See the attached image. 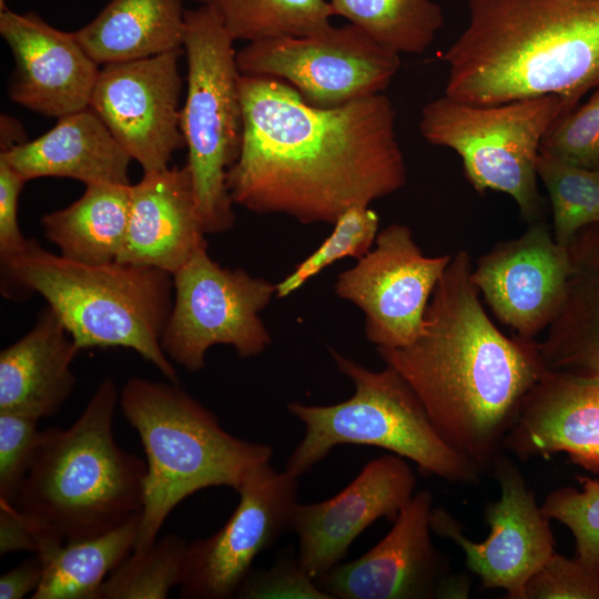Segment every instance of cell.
Wrapping results in <instances>:
<instances>
[{
    "label": "cell",
    "instance_id": "cell-1",
    "mask_svg": "<svg viewBox=\"0 0 599 599\" xmlns=\"http://www.w3.org/2000/svg\"><path fill=\"white\" fill-rule=\"evenodd\" d=\"M243 139L226 185L233 204L285 214L303 224H334L407 182L384 93L335 108L305 102L288 83L241 74Z\"/></svg>",
    "mask_w": 599,
    "mask_h": 599
},
{
    "label": "cell",
    "instance_id": "cell-2",
    "mask_svg": "<svg viewBox=\"0 0 599 599\" xmlns=\"http://www.w3.org/2000/svg\"><path fill=\"white\" fill-rule=\"evenodd\" d=\"M458 251L437 282L412 344L377 347L424 405L441 438L491 474L522 400L546 372L536 339L507 337L486 314Z\"/></svg>",
    "mask_w": 599,
    "mask_h": 599
},
{
    "label": "cell",
    "instance_id": "cell-3",
    "mask_svg": "<svg viewBox=\"0 0 599 599\" xmlns=\"http://www.w3.org/2000/svg\"><path fill=\"white\" fill-rule=\"evenodd\" d=\"M468 22L441 54L445 95L494 105L560 95L575 109L599 88V0H467Z\"/></svg>",
    "mask_w": 599,
    "mask_h": 599
},
{
    "label": "cell",
    "instance_id": "cell-4",
    "mask_svg": "<svg viewBox=\"0 0 599 599\" xmlns=\"http://www.w3.org/2000/svg\"><path fill=\"white\" fill-rule=\"evenodd\" d=\"M118 402L115 383L105 378L70 427L41 430L14 505L37 536L35 555L142 514L146 463L115 440Z\"/></svg>",
    "mask_w": 599,
    "mask_h": 599
},
{
    "label": "cell",
    "instance_id": "cell-5",
    "mask_svg": "<svg viewBox=\"0 0 599 599\" xmlns=\"http://www.w3.org/2000/svg\"><path fill=\"white\" fill-rule=\"evenodd\" d=\"M123 416L145 455L144 504L134 550L151 545L170 512L210 487L235 491L254 466L271 461L273 448L241 439L172 382L129 378L119 393Z\"/></svg>",
    "mask_w": 599,
    "mask_h": 599
},
{
    "label": "cell",
    "instance_id": "cell-6",
    "mask_svg": "<svg viewBox=\"0 0 599 599\" xmlns=\"http://www.w3.org/2000/svg\"><path fill=\"white\" fill-rule=\"evenodd\" d=\"M1 266L6 275L47 301L80 349H133L166 380L179 384L175 367L161 346L173 305L172 274L118 262L71 261L33 238Z\"/></svg>",
    "mask_w": 599,
    "mask_h": 599
},
{
    "label": "cell",
    "instance_id": "cell-7",
    "mask_svg": "<svg viewBox=\"0 0 599 599\" xmlns=\"http://www.w3.org/2000/svg\"><path fill=\"white\" fill-rule=\"evenodd\" d=\"M337 369L355 386L334 405L292 402L287 410L304 425V436L285 470L300 478L339 445L375 446L415 463L449 483L474 485L483 474L439 435L420 399L393 367L372 370L331 349Z\"/></svg>",
    "mask_w": 599,
    "mask_h": 599
},
{
    "label": "cell",
    "instance_id": "cell-8",
    "mask_svg": "<svg viewBox=\"0 0 599 599\" xmlns=\"http://www.w3.org/2000/svg\"><path fill=\"white\" fill-rule=\"evenodd\" d=\"M233 42L211 6L185 10L187 87L181 130L199 213L210 234L229 231L235 222L226 175L240 155L243 109Z\"/></svg>",
    "mask_w": 599,
    "mask_h": 599
},
{
    "label": "cell",
    "instance_id": "cell-9",
    "mask_svg": "<svg viewBox=\"0 0 599 599\" xmlns=\"http://www.w3.org/2000/svg\"><path fill=\"white\" fill-rule=\"evenodd\" d=\"M571 111L556 94L475 105L443 95L424 105L419 131L430 144L461 159L474 189L510 195L525 219L542 211L537 189L540 144L555 121Z\"/></svg>",
    "mask_w": 599,
    "mask_h": 599
},
{
    "label": "cell",
    "instance_id": "cell-10",
    "mask_svg": "<svg viewBox=\"0 0 599 599\" xmlns=\"http://www.w3.org/2000/svg\"><path fill=\"white\" fill-rule=\"evenodd\" d=\"M172 277L173 305L161 337L171 361L195 373L204 367L212 346L230 345L248 358L271 344L260 313L276 294V284L220 266L207 247L196 251Z\"/></svg>",
    "mask_w": 599,
    "mask_h": 599
},
{
    "label": "cell",
    "instance_id": "cell-11",
    "mask_svg": "<svg viewBox=\"0 0 599 599\" xmlns=\"http://www.w3.org/2000/svg\"><path fill=\"white\" fill-rule=\"evenodd\" d=\"M236 64L241 74L288 83L311 105L335 108L383 93L400 58L348 23L304 37L248 42L236 51Z\"/></svg>",
    "mask_w": 599,
    "mask_h": 599
},
{
    "label": "cell",
    "instance_id": "cell-12",
    "mask_svg": "<svg viewBox=\"0 0 599 599\" xmlns=\"http://www.w3.org/2000/svg\"><path fill=\"white\" fill-rule=\"evenodd\" d=\"M236 491L240 500L227 521L189 542L181 598H234L255 558L292 531L297 477L265 461L248 470Z\"/></svg>",
    "mask_w": 599,
    "mask_h": 599
},
{
    "label": "cell",
    "instance_id": "cell-13",
    "mask_svg": "<svg viewBox=\"0 0 599 599\" xmlns=\"http://www.w3.org/2000/svg\"><path fill=\"white\" fill-rule=\"evenodd\" d=\"M433 496L415 494L392 529L359 558L315 579L332 599H466L471 580L432 540Z\"/></svg>",
    "mask_w": 599,
    "mask_h": 599
},
{
    "label": "cell",
    "instance_id": "cell-14",
    "mask_svg": "<svg viewBox=\"0 0 599 599\" xmlns=\"http://www.w3.org/2000/svg\"><path fill=\"white\" fill-rule=\"evenodd\" d=\"M375 244L337 276L334 291L364 312L369 342L404 347L420 335L428 301L453 255H423L403 224L382 230Z\"/></svg>",
    "mask_w": 599,
    "mask_h": 599
},
{
    "label": "cell",
    "instance_id": "cell-15",
    "mask_svg": "<svg viewBox=\"0 0 599 599\" xmlns=\"http://www.w3.org/2000/svg\"><path fill=\"white\" fill-rule=\"evenodd\" d=\"M491 475L498 481L500 496L485 508L490 528L485 540L467 538L460 524L440 507L433 508L432 530L463 549L467 569L479 578L484 589H501L508 599H525L528 581L556 551L550 519L505 453Z\"/></svg>",
    "mask_w": 599,
    "mask_h": 599
},
{
    "label": "cell",
    "instance_id": "cell-16",
    "mask_svg": "<svg viewBox=\"0 0 599 599\" xmlns=\"http://www.w3.org/2000/svg\"><path fill=\"white\" fill-rule=\"evenodd\" d=\"M184 48L102 65L89 108L144 173L167 169L185 146L181 130Z\"/></svg>",
    "mask_w": 599,
    "mask_h": 599
},
{
    "label": "cell",
    "instance_id": "cell-17",
    "mask_svg": "<svg viewBox=\"0 0 599 599\" xmlns=\"http://www.w3.org/2000/svg\"><path fill=\"white\" fill-rule=\"evenodd\" d=\"M570 268L568 247L535 221L521 236L481 256L471 278L498 319L531 341L559 313Z\"/></svg>",
    "mask_w": 599,
    "mask_h": 599
},
{
    "label": "cell",
    "instance_id": "cell-18",
    "mask_svg": "<svg viewBox=\"0 0 599 599\" xmlns=\"http://www.w3.org/2000/svg\"><path fill=\"white\" fill-rule=\"evenodd\" d=\"M415 475L405 458L387 454L368 461L338 494L314 502H298L292 524L297 556L316 579L347 556L349 546L379 518L394 521L415 495Z\"/></svg>",
    "mask_w": 599,
    "mask_h": 599
},
{
    "label": "cell",
    "instance_id": "cell-19",
    "mask_svg": "<svg viewBox=\"0 0 599 599\" xmlns=\"http://www.w3.org/2000/svg\"><path fill=\"white\" fill-rule=\"evenodd\" d=\"M0 34L14 61L9 83L14 103L58 119L89 108L100 64L74 32L55 29L34 12L6 8Z\"/></svg>",
    "mask_w": 599,
    "mask_h": 599
},
{
    "label": "cell",
    "instance_id": "cell-20",
    "mask_svg": "<svg viewBox=\"0 0 599 599\" xmlns=\"http://www.w3.org/2000/svg\"><path fill=\"white\" fill-rule=\"evenodd\" d=\"M505 451L520 460L565 453L599 473V379L546 372L525 396Z\"/></svg>",
    "mask_w": 599,
    "mask_h": 599
},
{
    "label": "cell",
    "instance_id": "cell-21",
    "mask_svg": "<svg viewBox=\"0 0 599 599\" xmlns=\"http://www.w3.org/2000/svg\"><path fill=\"white\" fill-rule=\"evenodd\" d=\"M187 165L146 172L131 185L125 241L115 262L174 274L207 247Z\"/></svg>",
    "mask_w": 599,
    "mask_h": 599
},
{
    "label": "cell",
    "instance_id": "cell-22",
    "mask_svg": "<svg viewBox=\"0 0 599 599\" xmlns=\"http://www.w3.org/2000/svg\"><path fill=\"white\" fill-rule=\"evenodd\" d=\"M81 349L48 305L33 327L0 352V414L49 418L72 394Z\"/></svg>",
    "mask_w": 599,
    "mask_h": 599
},
{
    "label": "cell",
    "instance_id": "cell-23",
    "mask_svg": "<svg viewBox=\"0 0 599 599\" xmlns=\"http://www.w3.org/2000/svg\"><path fill=\"white\" fill-rule=\"evenodd\" d=\"M28 182L70 177L87 185H129L132 158L90 108L61 116L47 133L0 152Z\"/></svg>",
    "mask_w": 599,
    "mask_h": 599
},
{
    "label": "cell",
    "instance_id": "cell-24",
    "mask_svg": "<svg viewBox=\"0 0 599 599\" xmlns=\"http://www.w3.org/2000/svg\"><path fill=\"white\" fill-rule=\"evenodd\" d=\"M568 251L565 300L537 346L547 369L599 379V223L581 229Z\"/></svg>",
    "mask_w": 599,
    "mask_h": 599
},
{
    "label": "cell",
    "instance_id": "cell-25",
    "mask_svg": "<svg viewBox=\"0 0 599 599\" xmlns=\"http://www.w3.org/2000/svg\"><path fill=\"white\" fill-rule=\"evenodd\" d=\"M74 33L100 65L144 59L183 48L185 10L182 0H111Z\"/></svg>",
    "mask_w": 599,
    "mask_h": 599
},
{
    "label": "cell",
    "instance_id": "cell-26",
    "mask_svg": "<svg viewBox=\"0 0 599 599\" xmlns=\"http://www.w3.org/2000/svg\"><path fill=\"white\" fill-rule=\"evenodd\" d=\"M131 185H87L72 204L41 217L45 237L68 260L93 265L115 262L126 236Z\"/></svg>",
    "mask_w": 599,
    "mask_h": 599
},
{
    "label": "cell",
    "instance_id": "cell-27",
    "mask_svg": "<svg viewBox=\"0 0 599 599\" xmlns=\"http://www.w3.org/2000/svg\"><path fill=\"white\" fill-rule=\"evenodd\" d=\"M141 514L113 530L38 556L43 577L32 599H97L109 575L134 550Z\"/></svg>",
    "mask_w": 599,
    "mask_h": 599
},
{
    "label": "cell",
    "instance_id": "cell-28",
    "mask_svg": "<svg viewBox=\"0 0 599 599\" xmlns=\"http://www.w3.org/2000/svg\"><path fill=\"white\" fill-rule=\"evenodd\" d=\"M334 16L347 19L384 48L419 54L443 28L441 7L432 0H329Z\"/></svg>",
    "mask_w": 599,
    "mask_h": 599
},
{
    "label": "cell",
    "instance_id": "cell-29",
    "mask_svg": "<svg viewBox=\"0 0 599 599\" xmlns=\"http://www.w3.org/2000/svg\"><path fill=\"white\" fill-rule=\"evenodd\" d=\"M233 41L304 37L331 27L326 0H209Z\"/></svg>",
    "mask_w": 599,
    "mask_h": 599
},
{
    "label": "cell",
    "instance_id": "cell-30",
    "mask_svg": "<svg viewBox=\"0 0 599 599\" xmlns=\"http://www.w3.org/2000/svg\"><path fill=\"white\" fill-rule=\"evenodd\" d=\"M187 546L170 532L133 550L104 580L97 599H165L183 580Z\"/></svg>",
    "mask_w": 599,
    "mask_h": 599
},
{
    "label": "cell",
    "instance_id": "cell-31",
    "mask_svg": "<svg viewBox=\"0 0 599 599\" xmlns=\"http://www.w3.org/2000/svg\"><path fill=\"white\" fill-rule=\"evenodd\" d=\"M537 173L551 203L554 237L568 247L581 229L599 223V171L540 152Z\"/></svg>",
    "mask_w": 599,
    "mask_h": 599
},
{
    "label": "cell",
    "instance_id": "cell-32",
    "mask_svg": "<svg viewBox=\"0 0 599 599\" xmlns=\"http://www.w3.org/2000/svg\"><path fill=\"white\" fill-rule=\"evenodd\" d=\"M379 217L369 205H355L335 221L333 232L294 271L276 284V296L286 297L309 278L344 257L359 260L378 234Z\"/></svg>",
    "mask_w": 599,
    "mask_h": 599
},
{
    "label": "cell",
    "instance_id": "cell-33",
    "mask_svg": "<svg viewBox=\"0 0 599 599\" xmlns=\"http://www.w3.org/2000/svg\"><path fill=\"white\" fill-rule=\"evenodd\" d=\"M580 489L561 487L550 491L541 509L572 534L575 557L599 570V479L577 477Z\"/></svg>",
    "mask_w": 599,
    "mask_h": 599
},
{
    "label": "cell",
    "instance_id": "cell-34",
    "mask_svg": "<svg viewBox=\"0 0 599 599\" xmlns=\"http://www.w3.org/2000/svg\"><path fill=\"white\" fill-rule=\"evenodd\" d=\"M540 152L599 171V88L583 104L555 121L541 141Z\"/></svg>",
    "mask_w": 599,
    "mask_h": 599
},
{
    "label": "cell",
    "instance_id": "cell-35",
    "mask_svg": "<svg viewBox=\"0 0 599 599\" xmlns=\"http://www.w3.org/2000/svg\"><path fill=\"white\" fill-rule=\"evenodd\" d=\"M38 422L27 416L0 414V502H17L39 445Z\"/></svg>",
    "mask_w": 599,
    "mask_h": 599
},
{
    "label": "cell",
    "instance_id": "cell-36",
    "mask_svg": "<svg viewBox=\"0 0 599 599\" xmlns=\"http://www.w3.org/2000/svg\"><path fill=\"white\" fill-rule=\"evenodd\" d=\"M241 599H332L303 568L292 547L284 549L270 568L251 570L238 587Z\"/></svg>",
    "mask_w": 599,
    "mask_h": 599
},
{
    "label": "cell",
    "instance_id": "cell-37",
    "mask_svg": "<svg viewBox=\"0 0 599 599\" xmlns=\"http://www.w3.org/2000/svg\"><path fill=\"white\" fill-rule=\"evenodd\" d=\"M525 599H599V570L555 551L528 581Z\"/></svg>",
    "mask_w": 599,
    "mask_h": 599
},
{
    "label": "cell",
    "instance_id": "cell-38",
    "mask_svg": "<svg viewBox=\"0 0 599 599\" xmlns=\"http://www.w3.org/2000/svg\"><path fill=\"white\" fill-rule=\"evenodd\" d=\"M27 181L0 155V260L21 253L28 245L18 223V202Z\"/></svg>",
    "mask_w": 599,
    "mask_h": 599
},
{
    "label": "cell",
    "instance_id": "cell-39",
    "mask_svg": "<svg viewBox=\"0 0 599 599\" xmlns=\"http://www.w3.org/2000/svg\"><path fill=\"white\" fill-rule=\"evenodd\" d=\"M37 536L14 505L0 502V555L38 552Z\"/></svg>",
    "mask_w": 599,
    "mask_h": 599
},
{
    "label": "cell",
    "instance_id": "cell-40",
    "mask_svg": "<svg viewBox=\"0 0 599 599\" xmlns=\"http://www.w3.org/2000/svg\"><path fill=\"white\" fill-rule=\"evenodd\" d=\"M42 577L43 562L34 555L0 577V599H22L27 595L32 596Z\"/></svg>",
    "mask_w": 599,
    "mask_h": 599
},
{
    "label": "cell",
    "instance_id": "cell-41",
    "mask_svg": "<svg viewBox=\"0 0 599 599\" xmlns=\"http://www.w3.org/2000/svg\"><path fill=\"white\" fill-rule=\"evenodd\" d=\"M1 151L9 150L16 145H19L21 143L27 142L26 139L27 135L24 133V130L21 125V123L13 119L12 116H9L8 114H1Z\"/></svg>",
    "mask_w": 599,
    "mask_h": 599
},
{
    "label": "cell",
    "instance_id": "cell-42",
    "mask_svg": "<svg viewBox=\"0 0 599 599\" xmlns=\"http://www.w3.org/2000/svg\"><path fill=\"white\" fill-rule=\"evenodd\" d=\"M6 9V0H0V11Z\"/></svg>",
    "mask_w": 599,
    "mask_h": 599
},
{
    "label": "cell",
    "instance_id": "cell-43",
    "mask_svg": "<svg viewBox=\"0 0 599 599\" xmlns=\"http://www.w3.org/2000/svg\"><path fill=\"white\" fill-rule=\"evenodd\" d=\"M194 1H196V2H199L201 4H206L209 0H194Z\"/></svg>",
    "mask_w": 599,
    "mask_h": 599
}]
</instances>
